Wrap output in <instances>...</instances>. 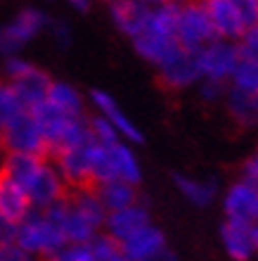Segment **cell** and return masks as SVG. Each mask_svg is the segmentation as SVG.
<instances>
[{
  "instance_id": "1",
  "label": "cell",
  "mask_w": 258,
  "mask_h": 261,
  "mask_svg": "<svg viewBox=\"0 0 258 261\" xmlns=\"http://www.w3.org/2000/svg\"><path fill=\"white\" fill-rule=\"evenodd\" d=\"M62 216H64V199L45 206V209H31L17 223L14 242L26 249L28 254L50 259L64 245H69L64 230H62Z\"/></svg>"
},
{
  "instance_id": "2",
  "label": "cell",
  "mask_w": 258,
  "mask_h": 261,
  "mask_svg": "<svg viewBox=\"0 0 258 261\" xmlns=\"http://www.w3.org/2000/svg\"><path fill=\"white\" fill-rule=\"evenodd\" d=\"M31 114H34V119L41 126L43 140H45V152L57 154V152L67 150V147H74V145L90 138L88 121L85 119L62 114L54 107H50L48 102H41L38 107H34Z\"/></svg>"
},
{
  "instance_id": "3",
  "label": "cell",
  "mask_w": 258,
  "mask_h": 261,
  "mask_svg": "<svg viewBox=\"0 0 258 261\" xmlns=\"http://www.w3.org/2000/svg\"><path fill=\"white\" fill-rule=\"evenodd\" d=\"M216 38L218 36L206 14L204 0H180V12L176 21L178 45L185 50H199Z\"/></svg>"
},
{
  "instance_id": "4",
  "label": "cell",
  "mask_w": 258,
  "mask_h": 261,
  "mask_svg": "<svg viewBox=\"0 0 258 261\" xmlns=\"http://www.w3.org/2000/svg\"><path fill=\"white\" fill-rule=\"evenodd\" d=\"M48 24L50 19L41 10H36V7L21 10L12 21L0 27V55H17L28 41H34L36 36L41 34L43 29H48Z\"/></svg>"
},
{
  "instance_id": "5",
  "label": "cell",
  "mask_w": 258,
  "mask_h": 261,
  "mask_svg": "<svg viewBox=\"0 0 258 261\" xmlns=\"http://www.w3.org/2000/svg\"><path fill=\"white\" fill-rule=\"evenodd\" d=\"M0 145L7 152H24V154H43L45 157V140H43L41 126L31 112H21L0 128Z\"/></svg>"
},
{
  "instance_id": "6",
  "label": "cell",
  "mask_w": 258,
  "mask_h": 261,
  "mask_svg": "<svg viewBox=\"0 0 258 261\" xmlns=\"http://www.w3.org/2000/svg\"><path fill=\"white\" fill-rule=\"evenodd\" d=\"M21 188H24V193L31 202V209H45V206L67 197V183L62 180L60 171L48 159H43L38 169L28 176V180Z\"/></svg>"
},
{
  "instance_id": "7",
  "label": "cell",
  "mask_w": 258,
  "mask_h": 261,
  "mask_svg": "<svg viewBox=\"0 0 258 261\" xmlns=\"http://www.w3.org/2000/svg\"><path fill=\"white\" fill-rule=\"evenodd\" d=\"M197 60H199V69H202L204 79L227 81L239 62V48H237V43L216 38V41L206 43L204 48L197 50Z\"/></svg>"
},
{
  "instance_id": "8",
  "label": "cell",
  "mask_w": 258,
  "mask_h": 261,
  "mask_svg": "<svg viewBox=\"0 0 258 261\" xmlns=\"http://www.w3.org/2000/svg\"><path fill=\"white\" fill-rule=\"evenodd\" d=\"M93 138L83 143L67 147L54 154V169L60 171L62 180L71 188L90 186V152H93Z\"/></svg>"
},
{
  "instance_id": "9",
  "label": "cell",
  "mask_w": 258,
  "mask_h": 261,
  "mask_svg": "<svg viewBox=\"0 0 258 261\" xmlns=\"http://www.w3.org/2000/svg\"><path fill=\"white\" fill-rule=\"evenodd\" d=\"M159 69H161V81L166 88H185V86H190V83L202 79L197 50L178 48L176 55L166 60Z\"/></svg>"
},
{
  "instance_id": "10",
  "label": "cell",
  "mask_w": 258,
  "mask_h": 261,
  "mask_svg": "<svg viewBox=\"0 0 258 261\" xmlns=\"http://www.w3.org/2000/svg\"><path fill=\"white\" fill-rule=\"evenodd\" d=\"M102 226H107L109 238L121 245L123 240H128L130 235H135L137 230H142L145 226H150V214H147L145 206L130 204V206H126V209H119V212H109L107 216H104Z\"/></svg>"
},
{
  "instance_id": "11",
  "label": "cell",
  "mask_w": 258,
  "mask_h": 261,
  "mask_svg": "<svg viewBox=\"0 0 258 261\" xmlns=\"http://www.w3.org/2000/svg\"><path fill=\"white\" fill-rule=\"evenodd\" d=\"M204 7L218 38H223V41H239L242 38L246 29L230 0H204Z\"/></svg>"
},
{
  "instance_id": "12",
  "label": "cell",
  "mask_w": 258,
  "mask_h": 261,
  "mask_svg": "<svg viewBox=\"0 0 258 261\" xmlns=\"http://www.w3.org/2000/svg\"><path fill=\"white\" fill-rule=\"evenodd\" d=\"M90 100H93V105H95L97 110L102 112V117L114 126L119 136L128 138L130 143H142V133L137 130V126L133 124L126 114H123L119 102H116L109 93H104V90H93V93H90Z\"/></svg>"
},
{
  "instance_id": "13",
  "label": "cell",
  "mask_w": 258,
  "mask_h": 261,
  "mask_svg": "<svg viewBox=\"0 0 258 261\" xmlns=\"http://www.w3.org/2000/svg\"><path fill=\"white\" fill-rule=\"evenodd\" d=\"M251 226L253 223H244V221H225L220 228V238H223L225 252L235 261H249L256 254L251 238Z\"/></svg>"
},
{
  "instance_id": "14",
  "label": "cell",
  "mask_w": 258,
  "mask_h": 261,
  "mask_svg": "<svg viewBox=\"0 0 258 261\" xmlns=\"http://www.w3.org/2000/svg\"><path fill=\"white\" fill-rule=\"evenodd\" d=\"M133 45H135L137 55L142 60H147V62L156 64V67H161L166 60H170L178 53V48H180L176 36H161V34H154V31H147V29L133 38Z\"/></svg>"
},
{
  "instance_id": "15",
  "label": "cell",
  "mask_w": 258,
  "mask_h": 261,
  "mask_svg": "<svg viewBox=\"0 0 258 261\" xmlns=\"http://www.w3.org/2000/svg\"><path fill=\"white\" fill-rule=\"evenodd\" d=\"M10 86L14 88L19 102L24 105V110L31 112L34 107H38L41 102H45V95H48V88H50V76L45 71H41L38 67H34L28 74L14 79V81H7Z\"/></svg>"
},
{
  "instance_id": "16",
  "label": "cell",
  "mask_w": 258,
  "mask_h": 261,
  "mask_svg": "<svg viewBox=\"0 0 258 261\" xmlns=\"http://www.w3.org/2000/svg\"><path fill=\"white\" fill-rule=\"evenodd\" d=\"M152 7L137 3V0H114L111 3V19L126 36L135 38L147 27Z\"/></svg>"
},
{
  "instance_id": "17",
  "label": "cell",
  "mask_w": 258,
  "mask_h": 261,
  "mask_svg": "<svg viewBox=\"0 0 258 261\" xmlns=\"http://www.w3.org/2000/svg\"><path fill=\"white\" fill-rule=\"evenodd\" d=\"M225 214L230 221L253 223L256 221V186L246 180L232 186L225 195Z\"/></svg>"
},
{
  "instance_id": "18",
  "label": "cell",
  "mask_w": 258,
  "mask_h": 261,
  "mask_svg": "<svg viewBox=\"0 0 258 261\" xmlns=\"http://www.w3.org/2000/svg\"><path fill=\"white\" fill-rule=\"evenodd\" d=\"M28 212H31V202H28L24 188L0 171V214L5 219L19 223Z\"/></svg>"
},
{
  "instance_id": "19",
  "label": "cell",
  "mask_w": 258,
  "mask_h": 261,
  "mask_svg": "<svg viewBox=\"0 0 258 261\" xmlns=\"http://www.w3.org/2000/svg\"><path fill=\"white\" fill-rule=\"evenodd\" d=\"M166 247V240H163V233L156 230L154 226H145L142 230H137L135 235H130L128 240L121 242L123 254L128 256L130 261H145L150 259L152 254H156L159 249Z\"/></svg>"
},
{
  "instance_id": "20",
  "label": "cell",
  "mask_w": 258,
  "mask_h": 261,
  "mask_svg": "<svg viewBox=\"0 0 258 261\" xmlns=\"http://www.w3.org/2000/svg\"><path fill=\"white\" fill-rule=\"evenodd\" d=\"M95 188L97 197L102 202L104 212H119V209H126L130 204H137V190L135 186H130L126 180H109L102 186H93Z\"/></svg>"
},
{
  "instance_id": "21",
  "label": "cell",
  "mask_w": 258,
  "mask_h": 261,
  "mask_svg": "<svg viewBox=\"0 0 258 261\" xmlns=\"http://www.w3.org/2000/svg\"><path fill=\"white\" fill-rule=\"evenodd\" d=\"M227 110L230 117L239 126H256L258 124V93L239 90L232 86L227 93Z\"/></svg>"
},
{
  "instance_id": "22",
  "label": "cell",
  "mask_w": 258,
  "mask_h": 261,
  "mask_svg": "<svg viewBox=\"0 0 258 261\" xmlns=\"http://www.w3.org/2000/svg\"><path fill=\"white\" fill-rule=\"evenodd\" d=\"M45 102L50 107H54L62 114H69V117H83V100L81 95L76 93L74 86L62 81H52L48 88V95H45Z\"/></svg>"
},
{
  "instance_id": "23",
  "label": "cell",
  "mask_w": 258,
  "mask_h": 261,
  "mask_svg": "<svg viewBox=\"0 0 258 261\" xmlns=\"http://www.w3.org/2000/svg\"><path fill=\"white\" fill-rule=\"evenodd\" d=\"M109 180H116V164L114 154H111V145L109 147L93 145V152H90V186H102Z\"/></svg>"
},
{
  "instance_id": "24",
  "label": "cell",
  "mask_w": 258,
  "mask_h": 261,
  "mask_svg": "<svg viewBox=\"0 0 258 261\" xmlns=\"http://www.w3.org/2000/svg\"><path fill=\"white\" fill-rule=\"evenodd\" d=\"M111 154H114L116 164V180H126L130 186H137L142 178V171H140V164H137V157L133 154V150L116 143L111 145Z\"/></svg>"
},
{
  "instance_id": "25",
  "label": "cell",
  "mask_w": 258,
  "mask_h": 261,
  "mask_svg": "<svg viewBox=\"0 0 258 261\" xmlns=\"http://www.w3.org/2000/svg\"><path fill=\"white\" fill-rule=\"evenodd\" d=\"M176 186L192 204H197V206H206L211 199L216 197V183L213 180H197V178H187V176L178 173Z\"/></svg>"
},
{
  "instance_id": "26",
  "label": "cell",
  "mask_w": 258,
  "mask_h": 261,
  "mask_svg": "<svg viewBox=\"0 0 258 261\" xmlns=\"http://www.w3.org/2000/svg\"><path fill=\"white\" fill-rule=\"evenodd\" d=\"M230 79H232V86H235V88L258 93V62L256 60H242V57H239V62Z\"/></svg>"
},
{
  "instance_id": "27",
  "label": "cell",
  "mask_w": 258,
  "mask_h": 261,
  "mask_svg": "<svg viewBox=\"0 0 258 261\" xmlns=\"http://www.w3.org/2000/svg\"><path fill=\"white\" fill-rule=\"evenodd\" d=\"M24 110V105L19 102V97L14 93V88L10 83H0V124L5 126L10 119H14L17 114H21Z\"/></svg>"
},
{
  "instance_id": "28",
  "label": "cell",
  "mask_w": 258,
  "mask_h": 261,
  "mask_svg": "<svg viewBox=\"0 0 258 261\" xmlns=\"http://www.w3.org/2000/svg\"><path fill=\"white\" fill-rule=\"evenodd\" d=\"M88 130H90V138H93V143L95 145H104V147H109V145L119 143V133H116V128L111 124H109L104 117H95L88 121Z\"/></svg>"
},
{
  "instance_id": "29",
  "label": "cell",
  "mask_w": 258,
  "mask_h": 261,
  "mask_svg": "<svg viewBox=\"0 0 258 261\" xmlns=\"http://www.w3.org/2000/svg\"><path fill=\"white\" fill-rule=\"evenodd\" d=\"M48 261H97V259L93 256L88 242H85V245H64V247H62L57 254L50 256Z\"/></svg>"
},
{
  "instance_id": "30",
  "label": "cell",
  "mask_w": 258,
  "mask_h": 261,
  "mask_svg": "<svg viewBox=\"0 0 258 261\" xmlns=\"http://www.w3.org/2000/svg\"><path fill=\"white\" fill-rule=\"evenodd\" d=\"M239 57L242 60H256L258 62V27L246 29L239 38Z\"/></svg>"
},
{
  "instance_id": "31",
  "label": "cell",
  "mask_w": 258,
  "mask_h": 261,
  "mask_svg": "<svg viewBox=\"0 0 258 261\" xmlns=\"http://www.w3.org/2000/svg\"><path fill=\"white\" fill-rule=\"evenodd\" d=\"M235 10H237L239 19L244 24V29L256 27V17H258V0H230Z\"/></svg>"
},
{
  "instance_id": "32",
  "label": "cell",
  "mask_w": 258,
  "mask_h": 261,
  "mask_svg": "<svg viewBox=\"0 0 258 261\" xmlns=\"http://www.w3.org/2000/svg\"><path fill=\"white\" fill-rule=\"evenodd\" d=\"M0 261H36L34 254H28L24 247H19L17 242H7L0 245Z\"/></svg>"
},
{
  "instance_id": "33",
  "label": "cell",
  "mask_w": 258,
  "mask_h": 261,
  "mask_svg": "<svg viewBox=\"0 0 258 261\" xmlns=\"http://www.w3.org/2000/svg\"><path fill=\"white\" fill-rule=\"evenodd\" d=\"M34 69V64L28 62V60H24V57L19 55H12V57H7V62H5V74L10 81H14V79H19V76L28 74Z\"/></svg>"
},
{
  "instance_id": "34",
  "label": "cell",
  "mask_w": 258,
  "mask_h": 261,
  "mask_svg": "<svg viewBox=\"0 0 258 261\" xmlns=\"http://www.w3.org/2000/svg\"><path fill=\"white\" fill-rule=\"evenodd\" d=\"M48 27H50V34H52L54 45L57 48H67L69 41H71V29H69L67 21H52Z\"/></svg>"
},
{
  "instance_id": "35",
  "label": "cell",
  "mask_w": 258,
  "mask_h": 261,
  "mask_svg": "<svg viewBox=\"0 0 258 261\" xmlns=\"http://www.w3.org/2000/svg\"><path fill=\"white\" fill-rule=\"evenodd\" d=\"M223 93H225V81L206 79L204 86H202V97H204V100H218Z\"/></svg>"
},
{
  "instance_id": "36",
  "label": "cell",
  "mask_w": 258,
  "mask_h": 261,
  "mask_svg": "<svg viewBox=\"0 0 258 261\" xmlns=\"http://www.w3.org/2000/svg\"><path fill=\"white\" fill-rule=\"evenodd\" d=\"M14 233H17V223L10 219H5L0 214V245H7V242L14 240Z\"/></svg>"
},
{
  "instance_id": "37",
  "label": "cell",
  "mask_w": 258,
  "mask_h": 261,
  "mask_svg": "<svg viewBox=\"0 0 258 261\" xmlns=\"http://www.w3.org/2000/svg\"><path fill=\"white\" fill-rule=\"evenodd\" d=\"M244 180L258 188V154H253V157L244 164Z\"/></svg>"
},
{
  "instance_id": "38",
  "label": "cell",
  "mask_w": 258,
  "mask_h": 261,
  "mask_svg": "<svg viewBox=\"0 0 258 261\" xmlns=\"http://www.w3.org/2000/svg\"><path fill=\"white\" fill-rule=\"evenodd\" d=\"M145 261H178V256L173 254V252H168V249L163 247V249H159L156 254H152L150 259H145Z\"/></svg>"
},
{
  "instance_id": "39",
  "label": "cell",
  "mask_w": 258,
  "mask_h": 261,
  "mask_svg": "<svg viewBox=\"0 0 258 261\" xmlns=\"http://www.w3.org/2000/svg\"><path fill=\"white\" fill-rule=\"evenodd\" d=\"M67 3H69L71 7H76V10H81V12L90 7V0H67Z\"/></svg>"
},
{
  "instance_id": "40",
  "label": "cell",
  "mask_w": 258,
  "mask_h": 261,
  "mask_svg": "<svg viewBox=\"0 0 258 261\" xmlns=\"http://www.w3.org/2000/svg\"><path fill=\"white\" fill-rule=\"evenodd\" d=\"M137 3H142V5H147V7H159V5H163V3H168V0H137Z\"/></svg>"
},
{
  "instance_id": "41",
  "label": "cell",
  "mask_w": 258,
  "mask_h": 261,
  "mask_svg": "<svg viewBox=\"0 0 258 261\" xmlns=\"http://www.w3.org/2000/svg\"><path fill=\"white\" fill-rule=\"evenodd\" d=\"M251 238H253V247L258 252V226H251Z\"/></svg>"
},
{
  "instance_id": "42",
  "label": "cell",
  "mask_w": 258,
  "mask_h": 261,
  "mask_svg": "<svg viewBox=\"0 0 258 261\" xmlns=\"http://www.w3.org/2000/svg\"><path fill=\"white\" fill-rule=\"evenodd\" d=\"M256 221H258V188H256Z\"/></svg>"
},
{
  "instance_id": "43",
  "label": "cell",
  "mask_w": 258,
  "mask_h": 261,
  "mask_svg": "<svg viewBox=\"0 0 258 261\" xmlns=\"http://www.w3.org/2000/svg\"><path fill=\"white\" fill-rule=\"evenodd\" d=\"M256 27H258V17H256Z\"/></svg>"
},
{
  "instance_id": "44",
  "label": "cell",
  "mask_w": 258,
  "mask_h": 261,
  "mask_svg": "<svg viewBox=\"0 0 258 261\" xmlns=\"http://www.w3.org/2000/svg\"><path fill=\"white\" fill-rule=\"evenodd\" d=\"M0 128H3V124H0Z\"/></svg>"
},
{
  "instance_id": "45",
  "label": "cell",
  "mask_w": 258,
  "mask_h": 261,
  "mask_svg": "<svg viewBox=\"0 0 258 261\" xmlns=\"http://www.w3.org/2000/svg\"><path fill=\"white\" fill-rule=\"evenodd\" d=\"M111 3H114V0H111Z\"/></svg>"
}]
</instances>
